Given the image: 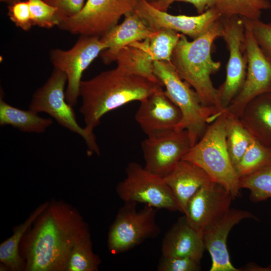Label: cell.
Returning a JSON list of instances; mask_svg holds the SVG:
<instances>
[{
	"instance_id": "obj_3",
	"label": "cell",
	"mask_w": 271,
	"mask_h": 271,
	"mask_svg": "<svg viewBox=\"0 0 271 271\" xmlns=\"http://www.w3.org/2000/svg\"><path fill=\"white\" fill-rule=\"evenodd\" d=\"M222 33L221 17L207 32L192 41L181 34L170 61L180 77L196 92L202 103L221 113L225 110L211 75L219 69L221 64L213 60L211 50L214 41L221 37Z\"/></svg>"
},
{
	"instance_id": "obj_24",
	"label": "cell",
	"mask_w": 271,
	"mask_h": 271,
	"mask_svg": "<svg viewBox=\"0 0 271 271\" xmlns=\"http://www.w3.org/2000/svg\"><path fill=\"white\" fill-rule=\"evenodd\" d=\"M1 95L0 125H10L22 132L42 133L53 123L50 118H43L29 109L25 110L6 102Z\"/></svg>"
},
{
	"instance_id": "obj_31",
	"label": "cell",
	"mask_w": 271,
	"mask_h": 271,
	"mask_svg": "<svg viewBox=\"0 0 271 271\" xmlns=\"http://www.w3.org/2000/svg\"><path fill=\"white\" fill-rule=\"evenodd\" d=\"M29 3L33 25L51 29L58 26L57 10L44 0H27Z\"/></svg>"
},
{
	"instance_id": "obj_1",
	"label": "cell",
	"mask_w": 271,
	"mask_h": 271,
	"mask_svg": "<svg viewBox=\"0 0 271 271\" xmlns=\"http://www.w3.org/2000/svg\"><path fill=\"white\" fill-rule=\"evenodd\" d=\"M90 232L77 209L63 201L49 202L21 240L25 271H66L73 246Z\"/></svg>"
},
{
	"instance_id": "obj_5",
	"label": "cell",
	"mask_w": 271,
	"mask_h": 271,
	"mask_svg": "<svg viewBox=\"0 0 271 271\" xmlns=\"http://www.w3.org/2000/svg\"><path fill=\"white\" fill-rule=\"evenodd\" d=\"M154 74L165 92L179 108L182 119L176 129L186 130L192 146L202 137L208 125L222 113L204 105L196 92L179 75L170 61H155Z\"/></svg>"
},
{
	"instance_id": "obj_23",
	"label": "cell",
	"mask_w": 271,
	"mask_h": 271,
	"mask_svg": "<svg viewBox=\"0 0 271 271\" xmlns=\"http://www.w3.org/2000/svg\"><path fill=\"white\" fill-rule=\"evenodd\" d=\"M49 202L38 206L22 223L13 229L10 237L0 245V261L12 271L25 270V262L19 252V247L23 237L37 217L47 208Z\"/></svg>"
},
{
	"instance_id": "obj_37",
	"label": "cell",
	"mask_w": 271,
	"mask_h": 271,
	"mask_svg": "<svg viewBox=\"0 0 271 271\" xmlns=\"http://www.w3.org/2000/svg\"><path fill=\"white\" fill-rule=\"evenodd\" d=\"M0 1L2 2L7 3L9 5H10L20 0H0Z\"/></svg>"
},
{
	"instance_id": "obj_15",
	"label": "cell",
	"mask_w": 271,
	"mask_h": 271,
	"mask_svg": "<svg viewBox=\"0 0 271 271\" xmlns=\"http://www.w3.org/2000/svg\"><path fill=\"white\" fill-rule=\"evenodd\" d=\"M233 199L224 187L211 181L190 198L184 215L189 225L203 234L228 211Z\"/></svg>"
},
{
	"instance_id": "obj_13",
	"label": "cell",
	"mask_w": 271,
	"mask_h": 271,
	"mask_svg": "<svg viewBox=\"0 0 271 271\" xmlns=\"http://www.w3.org/2000/svg\"><path fill=\"white\" fill-rule=\"evenodd\" d=\"M192 147L186 130L174 129L147 137L141 144L145 168L164 178Z\"/></svg>"
},
{
	"instance_id": "obj_8",
	"label": "cell",
	"mask_w": 271,
	"mask_h": 271,
	"mask_svg": "<svg viewBox=\"0 0 271 271\" xmlns=\"http://www.w3.org/2000/svg\"><path fill=\"white\" fill-rule=\"evenodd\" d=\"M126 177L116 187L124 202L144 203L157 209L180 211L179 203L164 178L156 175L136 162L125 168Z\"/></svg>"
},
{
	"instance_id": "obj_36",
	"label": "cell",
	"mask_w": 271,
	"mask_h": 271,
	"mask_svg": "<svg viewBox=\"0 0 271 271\" xmlns=\"http://www.w3.org/2000/svg\"><path fill=\"white\" fill-rule=\"evenodd\" d=\"M175 2H184L192 5L198 14L203 13L208 9L214 7L215 0H158L150 3L156 9L167 12L170 6Z\"/></svg>"
},
{
	"instance_id": "obj_29",
	"label": "cell",
	"mask_w": 271,
	"mask_h": 271,
	"mask_svg": "<svg viewBox=\"0 0 271 271\" xmlns=\"http://www.w3.org/2000/svg\"><path fill=\"white\" fill-rule=\"evenodd\" d=\"M271 163V148L253 139L236 166L239 177L250 174Z\"/></svg>"
},
{
	"instance_id": "obj_10",
	"label": "cell",
	"mask_w": 271,
	"mask_h": 271,
	"mask_svg": "<svg viewBox=\"0 0 271 271\" xmlns=\"http://www.w3.org/2000/svg\"><path fill=\"white\" fill-rule=\"evenodd\" d=\"M106 49L107 46L100 37L80 35L70 49H55L50 51V59L54 69L63 72L66 76V98L72 106L76 105L79 97L83 72Z\"/></svg>"
},
{
	"instance_id": "obj_33",
	"label": "cell",
	"mask_w": 271,
	"mask_h": 271,
	"mask_svg": "<svg viewBox=\"0 0 271 271\" xmlns=\"http://www.w3.org/2000/svg\"><path fill=\"white\" fill-rule=\"evenodd\" d=\"M8 9L10 19L17 27L27 31L34 26L27 0H20L10 4Z\"/></svg>"
},
{
	"instance_id": "obj_27",
	"label": "cell",
	"mask_w": 271,
	"mask_h": 271,
	"mask_svg": "<svg viewBox=\"0 0 271 271\" xmlns=\"http://www.w3.org/2000/svg\"><path fill=\"white\" fill-rule=\"evenodd\" d=\"M100 263V257L93 251L90 232L73 246L66 271H97Z\"/></svg>"
},
{
	"instance_id": "obj_18",
	"label": "cell",
	"mask_w": 271,
	"mask_h": 271,
	"mask_svg": "<svg viewBox=\"0 0 271 271\" xmlns=\"http://www.w3.org/2000/svg\"><path fill=\"white\" fill-rule=\"evenodd\" d=\"M205 249L203 234L189 225L185 215L168 230L162 243L163 256L190 257L198 262Z\"/></svg>"
},
{
	"instance_id": "obj_22",
	"label": "cell",
	"mask_w": 271,
	"mask_h": 271,
	"mask_svg": "<svg viewBox=\"0 0 271 271\" xmlns=\"http://www.w3.org/2000/svg\"><path fill=\"white\" fill-rule=\"evenodd\" d=\"M117 67L129 73L160 82L154 74V60L149 48V38L123 47L116 54Z\"/></svg>"
},
{
	"instance_id": "obj_7",
	"label": "cell",
	"mask_w": 271,
	"mask_h": 271,
	"mask_svg": "<svg viewBox=\"0 0 271 271\" xmlns=\"http://www.w3.org/2000/svg\"><path fill=\"white\" fill-rule=\"evenodd\" d=\"M137 204L133 202H124L109 227L107 246L114 254L126 252L160 233L156 222L158 209L145 205L138 210Z\"/></svg>"
},
{
	"instance_id": "obj_34",
	"label": "cell",
	"mask_w": 271,
	"mask_h": 271,
	"mask_svg": "<svg viewBox=\"0 0 271 271\" xmlns=\"http://www.w3.org/2000/svg\"><path fill=\"white\" fill-rule=\"evenodd\" d=\"M200 262L190 257L162 256L157 266L158 271H198Z\"/></svg>"
},
{
	"instance_id": "obj_39",
	"label": "cell",
	"mask_w": 271,
	"mask_h": 271,
	"mask_svg": "<svg viewBox=\"0 0 271 271\" xmlns=\"http://www.w3.org/2000/svg\"><path fill=\"white\" fill-rule=\"evenodd\" d=\"M147 1H148V2H150V3H152V2L157 1H158V0H147Z\"/></svg>"
},
{
	"instance_id": "obj_2",
	"label": "cell",
	"mask_w": 271,
	"mask_h": 271,
	"mask_svg": "<svg viewBox=\"0 0 271 271\" xmlns=\"http://www.w3.org/2000/svg\"><path fill=\"white\" fill-rule=\"evenodd\" d=\"M162 87L161 82L129 73L117 67L82 80L80 112L84 118V128L95 136L93 130L106 113L129 102L141 101Z\"/></svg>"
},
{
	"instance_id": "obj_6",
	"label": "cell",
	"mask_w": 271,
	"mask_h": 271,
	"mask_svg": "<svg viewBox=\"0 0 271 271\" xmlns=\"http://www.w3.org/2000/svg\"><path fill=\"white\" fill-rule=\"evenodd\" d=\"M67 84L65 74L54 69L46 82L34 93L29 109L36 112H45L62 126L80 135L85 141L89 155H100L95 136L90 135L84 127L79 125L73 107L66 100L65 87Z\"/></svg>"
},
{
	"instance_id": "obj_19",
	"label": "cell",
	"mask_w": 271,
	"mask_h": 271,
	"mask_svg": "<svg viewBox=\"0 0 271 271\" xmlns=\"http://www.w3.org/2000/svg\"><path fill=\"white\" fill-rule=\"evenodd\" d=\"M123 22L117 24L100 37L107 49L101 53V58L105 64L114 61L117 53L130 44L149 38L152 31L134 12L124 15Z\"/></svg>"
},
{
	"instance_id": "obj_11",
	"label": "cell",
	"mask_w": 271,
	"mask_h": 271,
	"mask_svg": "<svg viewBox=\"0 0 271 271\" xmlns=\"http://www.w3.org/2000/svg\"><path fill=\"white\" fill-rule=\"evenodd\" d=\"M223 33L229 51L226 78L218 90L220 103L225 110L240 90L247 70L245 47V26L242 18L233 16L222 18Z\"/></svg>"
},
{
	"instance_id": "obj_26",
	"label": "cell",
	"mask_w": 271,
	"mask_h": 271,
	"mask_svg": "<svg viewBox=\"0 0 271 271\" xmlns=\"http://www.w3.org/2000/svg\"><path fill=\"white\" fill-rule=\"evenodd\" d=\"M214 7L222 18L239 16L258 20L262 11L270 9L271 4L267 0H215Z\"/></svg>"
},
{
	"instance_id": "obj_20",
	"label": "cell",
	"mask_w": 271,
	"mask_h": 271,
	"mask_svg": "<svg viewBox=\"0 0 271 271\" xmlns=\"http://www.w3.org/2000/svg\"><path fill=\"white\" fill-rule=\"evenodd\" d=\"M164 179L175 195L180 212L183 214L190 198L201 187L212 181L202 169L184 160L178 162Z\"/></svg>"
},
{
	"instance_id": "obj_30",
	"label": "cell",
	"mask_w": 271,
	"mask_h": 271,
	"mask_svg": "<svg viewBox=\"0 0 271 271\" xmlns=\"http://www.w3.org/2000/svg\"><path fill=\"white\" fill-rule=\"evenodd\" d=\"M181 35L178 32L165 28L153 31L149 40L154 61H171L172 53Z\"/></svg>"
},
{
	"instance_id": "obj_28",
	"label": "cell",
	"mask_w": 271,
	"mask_h": 271,
	"mask_svg": "<svg viewBox=\"0 0 271 271\" xmlns=\"http://www.w3.org/2000/svg\"><path fill=\"white\" fill-rule=\"evenodd\" d=\"M241 188L250 191L249 197L254 202L271 198V163L258 170L239 178Z\"/></svg>"
},
{
	"instance_id": "obj_14",
	"label": "cell",
	"mask_w": 271,
	"mask_h": 271,
	"mask_svg": "<svg viewBox=\"0 0 271 271\" xmlns=\"http://www.w3.org/2000/svg\"><path fill=\"white\" fill-rule=\"evenodd\" d=\"M134 12L152 31L168 29L193 40L207 32L221 17L214 7L197 16L173 15L156 9L147 0H140Z\"/></svg>"
},
{
	"instance_id": "obj_38",
	"label": "cell",
	"mask_w": 271,
	"mask_h": 271,
	"mask_svg": "<svg viewBox=\"0 0 271 271\" xmlns=\"http://www.w3.org/2000/svg\"><path fill=\"white\" fill-rule=\"evenodd\" d=\"M267 267L268 268L269 271H271V263L268 266H267Z\"/></svg>"
},
{
	"instance_id": "obj_12",
	"label": "cell",
	"mask_w": 271,
	"mask_h": 271,
	"mask_svg": "<svg viewBox=\"0 0 271 271\" xmlns=\"http://www.w3.org/2000/svg\"><path fill=\"white\" fill-rule=\"evenodd\" d=\"M244 23L247 60L246 77L240 90L225 109L228 114L238 118L251 100L260 94L271 92V61Z\"/></svg>"
},
{
	"instance_id": "obj_32",
	"label": "cell",
	"mask_w": 271,
	"mask_h": 271,
	"mask_svg": "<svg viewBox=\"0 0 271 271\" xmlns=\"http://www.w3.org/2000/svg\"><path fill=\"white\" fill-rule=\"evenodd\" d=\"M264 55L271 61V23L242 17Z\"/></svg>"
},
{
	"instance_id": "obj_35",
	"label": "cell",
	"mask_w": 271,
	"mask_h": 271,
	"mask_svg": "<svg viewBox=\"0 0 271 271\" xmlns=\"http://www.w3.org/2000/svg\"><path fill=\"white\" fill-rule=\"evenodd\" d=\"M44 1L56 9V17L59 22V25L65 19L78 14L81 11L85 3V0Z\"/></svg>"
},
{
	"instance_id": "obj_21",
	"label": "cell",
	"mask_w": 271,
	"mask_h": 271,
	"mask_svg": "<svg viewBox=\"0 0 271 271\" xmlns=\"http://www.w3.org/2000/svg\"><path fill=\"white\" fill-rule=\"evenodd\" d=\"M239 119L254 139L271 148V92L251 100Z\"/></svg>"
},
{
	"instance_id": "obj_17",
	"label": "cell",
	"mask_w": 271,
	"mask_h": 271,
	"mask_svg": "<svg viewBox=\"0 0 271 271\" xmlns=\"http://www.w3.org/2000/svg\"><path fill=\"white\" fill-rule=\"evenodd\" d=\"M256 219L250 212L230 209L203 233L205 249L209 252L212 264L210 271H240L231 263L227 247L228 234L235 225L244 219Z\"/></svg>"
},
{
	"instance_id": "obj_9",
	"label": "cell",
	"mask_w": 271,
	"mask_h": 271,
	"mask_svg": "<svg viewBox=\"0 0 271 271\" xmlns=\"http://www.w3.org/2000/svg\"><path fill=\"white\" fill-rule=\"evenodd\" d=\"M140 0H87L76 16L65 19L60 29L74 35L102 37L122 16L134 11Z\"/></svg>"
},
{
	"instance_id": "obj_16",
	"label": "cell",
	"mask_w": 271,
	"mask_h": 271,
	"mask_svg": "<svg viewBox=\"0 0 271 271\" xmlns=\"http://www.w3.org/2000/svg\"><path fill=\"white\" fill-rule=\"evenodd\" d=\"M163 87L140 101L135 114L136 121L147 137L176 129L182 119L180 110Z\"/></svg>"
},
{
	"instance_id": "obj_40",
	"label": "cell",
	"mask_w": 271,
	"mask_h": 271,
	"mask_svg": "<svg viewBox=\"0 0 271 271\" xmlns=\"http://www.w3.org/2000/svg\"><path fill=\"white\" fill-rule=\"evenodd\" d=\"M267 1H271V0H267Z\"/></svg>"
},
{
	"instance_id": "obj_25",
	"label": "cell",
	"mask_w": 271,
	"mask_h": 271,
	"mask_svg": "<svg viewBox=\"0 0 271 271\" xmlns=\"http://www.w3.org/2000/svg\"><path fill=\"white\" fill-rule=\"evenodd\" d=\"M253 139V138L242 125L239 118L227 112L226 146L230 159L234 169Z\"/></svg>"
},
{
	"instance_id": "obj_4",
	"label": "cell",
	"mask_w": 271,
	"mask_h": 271,
	"mask_svg": "<svg viewBox=\"0 0 271 271\" xmlns=\"http://www.w3.org/2000/svg\"><path fill=\"white\" fill-rule=\"evenodd\" d=\"M225 110L207 126L200 139L182 160L202 169L215 183L224 187L234 199L240 196L239 177L232 164L226 142Z\"/></svg>"
}]
</instances>
